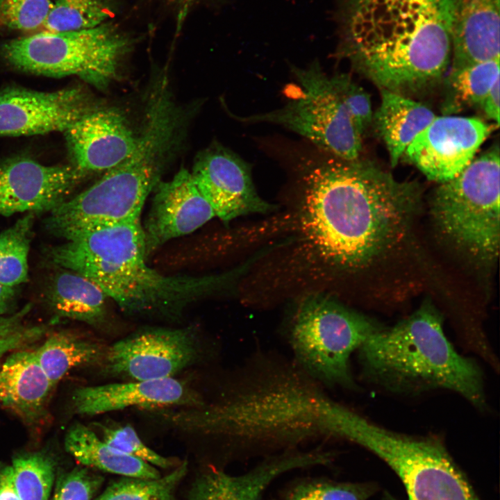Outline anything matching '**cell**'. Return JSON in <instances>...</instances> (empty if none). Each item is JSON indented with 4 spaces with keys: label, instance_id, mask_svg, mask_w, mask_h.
Wrapping results in <instances>:
<instances>
[{
    "label": "cell",
    "instance_id": "obj_9",
    "mask_svg": "<svg viewBox=\"0 0 500 500\" xmlns=\"http://www.w3.org/2000/svg\"><path fill=\"white\" fill-rule=\"evenodd\" d=\"M341 439L386 462L403 482L409 500H480L438 438L393 431L349 408Z\"/></svg>",
    "mask_w": 500,
    "mask_h": 500
},
{
    "label": "cell",
    "instance_id": "obj_7",
    "mask_svg": "<svg viewBox=\"0 0 500 500\" xmlns=\"http://www.w3.org/2000/svg\"><path fill=\"white\" fill-rule=\"evenodd\" d=\"M383 328L325 294L306 295L292 310L285 335L294 361L325 387L356 390L350 358Z\"/></svg>",
    "mask_w": 500,
    "mask_h": 500
},
{
    "label": "cell",
    "instance_id": "obj_34",
    "mask_svg": "<svg viewBox=\"0 0 500 500\" xmlns=\"http://www.w3.org/2000/svg\"><path fill=\"white\" fill-rule=\"evenodd\" d=\"M101 428L102 440L120 451L156 467L167 469L174 465L172 460L156 453L143 443L131 426Z\"/></svg>",
    "mask_w": 500,
    "mask_h": 500
},
{
    "label": "cell",
    "instance_id": "obj_19",
    "mask_svg": "<svg viewBox=\"0 0 500 500\" xmlns=\"http://www.w3.org/2000/svg\"><path fill=\"white\" fill-rule=\"evenodd\" d=\"M330 459V454L322 451H287L240 475L211 469L196 479L189 500H260L267 487L282 474L297 469L326 465Z\"/></svg>",
    "mask_w": 500,
    "mask_h": 500
},
{
    "label": "cell",
    "instance_id": "obj_30",
    "mask_svg": "<svg viewBox=\"0 0 500 500\" xmlns=\"http://www.w3.org/2000/svg\"><path fill=\"white\" fill-rule=\"evenodd\" d=\"M32 213L0 234V283L13 288L27 280Z\"/></svg>",
    "mask_w": 500,
    "mask_h": 500
},
{
    "label": "cell",
    "instance_id": "obj_8",
    "mask_svg": "<svg viewBox=\"0 0 500 500\" xmlns=\"http://www.w3.org/2000/svg\"><path fill=\"white\" fill-rule=\"evenodd\" d=\"M298 92L284 106L249 116L240 122L270 123L309 140L323 152L346 159L360 158L362 136L351 110L356 83L346 74H328L317 60L304 67L292 66Z\"/></svg>",
    "mask_w": 500,
    "mask_h": 500
},
{
    "label": "cell",
    "instance_id": "obj_31",
    "mask_svg": "<svg viewBox=\"0 0 500 500\" xmlns=\"http://www.w3.org/2000/svg\"><path fill=\"white\" fill-rule=\"evenodd\" d=\"M108 17L99 0H53L42 28L51 33L83 30L101 24Z\"/></svg>",
    "mask_w": 500,
    "mask_h": 500
},
{
    "label": "cell",
    "instance_id": "obj_28",
    "mask_svg": "<svg viewBox=\"0 0 500 500\" xmlns=\"http://www.w3.org/2000/svg\"><path fill=\"white\" fill-rule=\"evenodd\" d=\"M188 469L185 461L169 474L155 478L123 476L93 500H178L176 490Z\"/></svg>",
    "mask_w": 500,
    "mask_h": 500
},
{
    "label": "cell",
    "instance_id": "obj_27",
    "mask_svg": "<svg viewBox=\"0 0 500 500\" xmlns=\"http://www.w3.org/2000/svg\"><path fill=\"white\" fill-rule=\"evenodd\" d=\"M498 78L499 60L451 68L444 79L442 113L451 115L468 108L480 106Z\"/></svg>",
    "mask_w": 500,
    "mask_h": 500
},
{
    "label": "cell",
    "instance_id": "obj_18",
    "mask_svg": "<svg viewBox=\"0 0 500 500\" xmlns=\"http://www.w3.org/2000/svg\"><path fill=\"white\" fill-rule=\"evenodd\" d=\"M65 133L74 167L83 173L117 166L133 151L138 140L126 117L112 108H94Z\"/></svg>",
    "mask_w": 500,
    "mask_h": 500
},
{
    "label": "cell",
    "instance_id": "obj_38",
    "mask_svg": "<svg viewBox=\"0 0 500 500\" xmlns=\"http://www.w3.org/2000/svg\"><path fill=\"white\" fill-rule=\"evenodd\" d=\"M173 4L176 10V28L178 31L183 24L185 18L192 6L198 0H167Z\"/></svg>",
    "mask_w": 500,
    "mask_h": 500
},
{
    "label": "cell",
    "instance_id": "obj_4",
    "mask_svg": "<svg viewBox=\"0 0 500 500\" xmlns=\"http://www.w3.org/2000/svg\"><path fill=\"white\" fill-rule=\"evenodd\" d=\"M67 240L52 250L53 261L92 281L128 313L178 311L233 277L230 272L165 276L152 269L140 220L83 231Z\"/></svg>",
    "mask_w": 500,
    "mask_h": 500
},
{
    "label": "cell",
    "instance_id": "obj_40",
    "mask_svg": "<svg viewBox=\"0 0 500 500\" xmlns=\"http://www.w3.org/2000/svg\"><path fill=\"white\" fill-rule=\"evenodd\" d=\"M3 0H0V6Z\"/></svg>",
    "mask_w": 500,
    "mask_h": 500
},
{
    "label": "cell",
    "instance_id": "obj_26",
    "mask_svg": "<svg viewBox=\"0 0 500 500\" xmlns=\"http://www.w3.org/2000/svg\"><path fill=\"white\" fill-rule=\"evenodd\" d=\"M107 348L69 332L51 334L36 350V358L53 387L72 369L103 361Z\"/></svg>",
    "mask_w": 500,
    "mask_h": 500
},
{
    "label": "cell",
    "instance_id": "obj_29",
    "mask_svg": "<svg viewBox=\"0 0 500 500\" xmlns=\"http://www.w3.org/2000/svg\"><path fill=\"white\" fill-rule=\"evenodd\" d=\"M20 500H49L55 482L53 460L44 453L16 456L10 465Z\"/></svg>",
    "mask_w": 500,
    "mask_h": 500
},
{
    "label": "cell",
    "instance_id": "obj_33",
    "mask_svg": "<svg viewBox=\"0 0 500 500\" xmlns=\"http://www.w3.org/2000/svg\"><path fill=\"white\" fill-rule=\"evenodd\" d=\"M51 7V0H3L0 6V25L24 31L42 28Z\"/></svg>",
    "mask_w": 500,
    "mask_h": 500
},
{
    "label": "cell",
    "instance_id": "obj_3",
    "mask_svg": "<svg viewBox=\"0 0 500 500\" xmlns=\"http://www.w3.org/2000/svg\"><path fill=\"white\" fill-rule=\"evenodd\" d=\"M238 372L236 384L223 400L161 412L162 417L185 431L226 435L244 443L334 438L338 402L293 360L255 355Z\"/></svg>",
    "mask_w": 500,
    "mask_h": 500
},
{
    "label": "cell",
    "instance_id": "obj_20",
    "mask_svg": "<svg viewBox=\"0 0 500 500\" xmlns=\"http://www.w3.org/2000/svg\"><path fill=\"white\" fill-rule=\"evenodd\" d=\"M72 403L75 411L83 415L131 406L151 408L203 404L199 396L185 383L173 377L79 388L73 394Z\"/></svg>",
    "mask_w": 500,
    "mask_h": 500
},
{
    "label": "cell",
    "instance_id": "obj_23",
    "mask_svg": "<svg viewBox=\"0 0 500 500\" xmlns=\"http://www.w3.org/2000/svg\"><path fill=\"white\" fill-rule=\"evenodd\" d=\"M381 101L372 117L394 167L415 138L435 117L434 112L410 97L381 90Z\"/></svg>",
    "mask_w": 500,
    "mask_h": 500
},
{
    "label": "cell",
    "instance_id": "obj_39",
    "mask_svg": "<svg viewBox=\"0 0 500 500\" xmlns=\"http://www.w3.org/2000/svg\"><path fill=\"white\" fill-rule=\"evenodd\" d=\"M14 296L13 288L0 283V317L6 312Z\"/></svg>",
    "mask_w": 500,
    "mask_h": 500
},
{
    "label": "cell",
    "instance_id": "obj_21",
    "mask_svg": "<svg viewBox=\"0 0 500 500\" xmlns=\"http://www.w3.org/2000/svg\"><path fill=\"white\" fill-rule=\"evenodd\" d=\"M500 0H456L451 69L499 60Z\"/></svg>",
    "mask_w": 500,
    "mask_h": 500
},
{
    "label": "cell",
    "instance_id": "obj_12",
    "mask_svg": "<svg viewBox=\"0 0 500 500\" xmlns=\"http://www.w3.org/2000/svg\"><path fill=\"white\" fill-rule=\"evenodd\" d=\"M198 342L196 333L189 327L144 329L107 348L106 370L134 381L173 377L197 358Z\"/></svg>",
    "mask_w": 500,
    "mask_h": 500
},
{
    "label": "cell",
    "instance_id": "obj_25",
    "mask_svg": "<svg viewBox=\"0 0 500 500\" xmlns=\"http://www.w3.org/2000/svg\"><path fill=\"white\" fill-rule=\"evenodd\" d=\"M47 295L51 308L61 317L95 324L106 316V295L94 283L76 272L57 274Z\"/></svg>",
    "mask_w": 500,
    "mask_h": 500
},
{
    "label": "cell",
    "instance_id": "obj_6",
    "mask_svg": "<svg viewBox=\"0 0 500 500\" xmlns=\"http://www.w3.org/2000/svg\"><path fill=\"white\" fill-rule=\"evenodd\" d=\"M133 151L94 185L51 210L47 228L66 239L86 230L140 220L144 203L159 182L174 139L176 123L151 109Z\"/></svg>",
    "mask_w": 500,
    "mask_h": 500
},
{
    "label": "cell",
    "instance_id": "obj_17",
    "mask_svg": "<svg viewBox=\"0 0 500 500\" xmlns=\"http://www.w3.org/2000/svg\"><path fill=\"white\" fill-rule=\"evenodd\" d=\"M155 189L142 227L147 257L169 240L194 231L215 217L185 169H180L169 181L158 182Z\"/></svg>",
    "mask_w": 500,
    "mask_h": 500
},
{
    "label": "cell",
    "instance_id": "obj_11",
    "mask_svg": "<svg viewBox=\"0 0 500 500\" xmlns=\"http://www.w3.org/2000/svg\"><path fill=\"white\" fill-rule=\"evenodd\" d=\"M128 39L111 22L78 31L38 34L8 41L1 54L20 71L51 77L76 75L104 89L117 77Z\"/></svg>",
    "mask_w": 500,
    "mask_h": 500
},
{
    "label": "cell",
    "instance_id": "obj_10",
    "mask_svg": "<svg viewBox=\"0 0 500 500\" xmlns=\"http://www.w3.org/2000/svg\"><path fill=\"white\" fill-rule=\"evenodd\" d=\"M499 148L494 145L456 177L440 183L432 203L434 222L453 244L483 261L499 253Z\"/></svg>",
    "mask_w": 500,
    "mask_h": 500
},
{
    "label": "cell",
    "instance_id": "obj_32",
    "mask_svg": "<svg viewBox=\"0 0 500 500\" xmlns=\"http://www.w3.org/2000/svg\"><path fill=\"white\" fill-rule=\"evenodd\" d=\"M374 491L371 484L312 481L297 485L287 500H367Z\"/></svg>",
    "mask_w": 500,
    "mask_h": 500
},
{
    "label": "cell",
    "instance_id": "obj_15",
    "mask_svg": "<svg viewBox=\"0 0 500 500\" xmlns=\"http://www.w3.org/2000/svg\"><path fill=\"white\" fill-rule=\"evenodd\" d=\"M94 108L78 88L49 92L6 89L0 92V136L65 132Z\"/></svg>",
    "mask_w": 500,
    "mask_h": 500
},
{
    "label": "cell",
    "instance_id": "obj_5",
    "mask_svg": "<svg viewBox=\"0 0 500 500\" xmlns=\"http://www.w3.org/2000/svg\"><path fill=\"white\" fill-rule=\"evenodd\" d=\"M443 320L429 304L390 328H381L359 347L362 377L396 394L451 391L478 411L488 408L483 374L447 338Z\"/></svg>",
    "mask_w": 500,
    "mask_h": 500
},
{
    "label": "cell",
    "instance_id": "obj_13",
    "mask_svg": "<svg viewBox=\"0 0 500 500\" xmlns=\"http://www.w3.org/2000/svg\"><path fill=\"white\" fill-rule=\"evenodd\" d=\"M493 128L477 118L435 117L410 142L403 156L429 180L444 183L472 162Z\"/></svg>",
    "mask_w": 500,
    "mask_h": 500
},
{
    "label": "cell",
    "instance_id": "obj_24",
    "mask_svg": "<svg viewBox=\"0 0 500 500\" xmlns=\"http://www.w3.org/2000/svg\"><path fill=\"white\" fill-rule=\"evenodd\" d=\"M64 444L66 451L78 463L90 469L127 477L155 478L161 476L157 467L108 444L81 424L69 429Z\"/></svg>",
    "mask_w": 500,
    "mask_h": 500
},
{
    "label": "cell",
    "instance_id": "obj_1",
    "mask_svg": "<svg viewBox=\"0 0 500 500\" xmlns=\"http://www.w3.org/2000/svg\"><path fill=\"white\" fill-rule=\"evenodd\" d=\"M323 153L306 162L300 174V247L328 268L361 269L406 235L419 188L370 160Z\"/></svg>",
    "mask_w": 500,
    "mask_h": 500
},
{
    "label": "cell",
    "instance_id": "obj_16",
    "mask_svg": "<svg viewBox=\"0 0 500 500\" xmlns=\"http://www.w3.org/2000/svg\"><path fill=\"white\" fill-rule=\"evenodd\" d=\"M83 173L72 166H48L28 157L0 165V215L51 210L63 202Z\"/></svg>",
    "mask_w": 500,
    "mask_h": 500
},
{
    "label": "cell",
    "instance_id": "obj_36",
    "mask_svg": "<svg viewBox=\"0 0 500 500\" xmlns=\"http://www.w3.org/2000/svg\"><path fill=\"white\" fill-rule=\"evenodd\" d=\"M499 78L492 85L481 104L487 117L499 124Z\"/></svg>",
    "mask_w": 500,
    "mask_h": 500
},
{
    "label": "cell",
    "instance_id": "obj_37",
    "mask_svg": "<svg viewBox=\"0 0 500 500\" xmlns=\"http://www.w3.org/2000/svg\"><path fill=\"white\" fill-rule=\"evenodd\" d=\"M0 500H20L14 485L10 465L0 468Z\"/></svg>",
    "mask_w": 500,
    "mask_h": 500
},
{
    "label": "cell",
    "instance_id": "obj_35",
    "mask_svg": "<svg viewBox=\"0 0 500 500\" xmlns=\"http://www.w3.org/2000/svg\"><path fill=\"white\" fill-rule=\"evenodd\" d=\"M103 481L90 468L76 467L58 477L49 500H93Z\"/></svg>",
    "mask_w": 500,
    "mask_h": 500
},
{
    "label": "cell",
    "instance_id": "obj_41",
    "mask_svg": "<svg viewBox=\"0 0 500 500\" xmlns=\"http://www.w3.org/2000/svg\"><path fill=\"white\" fill-rule=\"evenodd\" d=\"M390 500H395V499H390Z\"/></svg>",
    "mask_w": 500,
    "mask_h": 500
},
{
    "label": "cell",
    "instance_id": "obj_2",
    "mask_svg": "<svg viewBox=\"0 0 500 500\" xmlns=\"http://www.w3.org/2000/svg\"><path fill=\"white\" fill-rule=\"evenodd\" d=\"M456 0H347L340 56L380 90L411 98L444 77Z\"/></svg>",
    "mask_w": 500,
    "mask_h": 500
},
{
    "label": "cell",
    "instance_id": "obj_14",
    "mask_svg": "<svg viewBox=\"0 0 500 500\" xmlns=\"http://www.w3.org/2000/svg\"><path fill=\"white\" fill-rule=\"evenodd\" d=\"M197 187L224 222L272 211L254 186L249 165L233 151L217 145L204 151L190 172Z\"/></svg>",
    "mask_w": 500,
    "mask_h": 500
},
{
    "label": "cell",
    "instance_id": "obj_22",
    "mask_svg": "<svg viewBox=\"0 0 500 500\" xmlns=\"http://www.w3.org/2000/svg\"><path fill=\"white\" fill-rule=\"evenodd\" d=\"M53 388L34 351H15L0 366V403L28 422L43 415Z\"/></svg>",
    "mask_w": 500,
    "mask_h": 500
}]
</instances>
